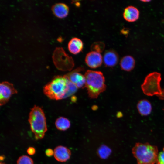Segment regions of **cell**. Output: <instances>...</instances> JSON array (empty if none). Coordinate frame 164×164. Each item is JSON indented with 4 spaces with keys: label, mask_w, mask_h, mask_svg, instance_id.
<instances>
[{
    "label": "cell",
    "mask_w": 164,
    "mask_h": 164,
    "mask_svg": "<svg viewBox=\"0 0 164 164\" xmlns=\"http://www.w3.org/2000/svg\"><path fill=\"white\" fill-rule=\"evenodd\" d=\"M134 156L138 164L156 163L158 155L157 146L148 142L136 143L132 149Z\"/></svg>",
    "instance_id": "cell-1"
},
{
    "label": "cell",
    "mask_w": 164,
    "mask_h": 164,
    "mask_svg": "<svg viewBox=\"0 0 164 164\" xmlns=\"http://www.w3.org/2000/svg\"><path fill=\"white\" fill-rule=\"evenodd\" d=\"M69 82L65 75L56 76L44 87V93L51 99L65 98L68 91Z\"/></svg>",
    "instance_id": "cell-2"
},
{
    "label": "cell",
    "mask_w": 164,
    "mask_h": 164,
    "mask_svg": "<svg viewBox=\"0 0 164 164\" xmlns=\"http://www.w3.org/2000/svg\"><path fill=\"white\" fill-rule=\"evenodd\" d=\"M84 76L86 80L84 87L87 89L89 96L92 99L97 98L106 88L103 73L99 71L88 70Z\"/></svg>",
    "instance_id": "cell-3"
},
{
    "label": "cell",
    "mask_w": 164,
    "mask_h": 164,
    "mask_svg": "<svg viewBox=\"0 0 164 164\" xmlns=\"http://www.w3.org/2000/svg\"><path fill=\"white\" fill-rule=\"evenodd\" d=\"M28 121L36 139H43L47 130L46 118L43 110L35 105L29 113Z\"/></svg>",
    "instance_id": "cell-4"
},
{
    "label": "cell",
    "mask_w": 164,
    "mask_h": 164,
    "mask_svg": "<svg viewBox=\"0 0 164 164\" xmlns=\"http://www.w3.org/2000/svg\"><path fill=\"white\" fill-rule=\"evenodd\" d=\"M54 63L56 67L61 70H71L74 66L73 60L67 54L62 47H56L52 56Z\"/></svg>",
    "instance_id": "cell-5"
},
{
    "label": "cell",
    "mask_w": 164,
    "mask_h": 164,
    "mask_svg": "<svg viewBox=\"0 0 164 164\" xmlns=\"http://www.w3.org/2000/svg\"><path fill=\"white\" fill-rule=\"evenodd\" d=\"M17 93V91L12 84L7 81L1 83L0 84V105L5 104L13 94Z\"/></svg>",
    "instance_id": "cell-6"
},
{
    "label": "cell",
    "mask_w": 164,
    "mask_h": 164,
    "mask_svg": "<svg viewBox=\"0 0 164 164\" xmlns=\"http://www.w3.org/2000/svg\"><path fill=\"white\" fill-rule=\"evenodd\" d=\"M81 70V68H79L65 75L70 81L74 84L78 88L84 87L85 84L84 75L80 73Z\"/></svg>",
    "instance_id": "cell-7"
},
{
    "label": "cell",
    "mask_w": 164,
    "mask_h": 164,
    "mask_svg": "<svg viewBox=\"0 0 164 164\" xmlns=\"http://www.w3.org/2000/svg\"><path fill=\"white\" fill-rule=\"evenodd\" d=\"M85 60L89 67L92 68H95L101 65L103 59L100 53L92 51L86 54Z\"/></svg>",
    "instance_id": "cell-8"
},
{
    "label": "cell",
    "mask_w": 164,
    "mask_h": 164,
    "mask_svg": "<svg viewBox=\"0 0 164 164\" xmlns=\"http://www.w3.org/2000/svg\"><path fill=\"white\" fill-rule=\"evenodd\" d=\"M104 65L107 67H113L118 63L119 56L117 52L112 49L106 51L103 57Z\"/></svg>",
    "instance_id": "cell-9"
},
{
    "label": "cell",
    "mask_w": 164,
    "mask_h": 164,
    "mask_svg": "<svg viewBox=\"0 0 164 164\" xmlns=\"http://www.w3.org/2000/svg\"><path fill=\"white\" fill-rule=\"evenodd\" d=\"M53 155L57 161L64 162L69 159L71 155V152L67 147L60 145L56 147L54 149Z\"/></svg>",
    "instance_id": "cell-10"
},
{
    "label": "cell",
    "mask_w": 164,
    "mask_h": 164,
    "mask_svg": "<svg viewBox=\"0 0 164 164\" xmlns=\"http://www.w3.org/2000/svg\"><path fill=\"white\" fill-rule=\"evenodd\" d=\"M123 17L126 21L134 22L138 19L139 16V11L136 7L132 5L126 7L123 12Z\"/></svg>",
    "instance_id": "cell-11"
},
{
    "label": "cell",
    "mask_w": 164,
    "mask_h": 164,
    "mask_svg": "<svg viewBox=\"0 0 164 164\" xmlns=\"http://www.w3.org/2000/svg\"><path fill=\"white\" fill-rule=\"evenodd\" d=\"M52 11L54 15L59 18H63L68 15L69 12L68 6L62 3H57L51 7Z\"/></svg>",
    "instance_id": "cell-12"
},
{
    "label": "cell",
    "mask_w": 164,
    "mask_h": 164,
    "mask_svg": "<svg viewBox=\"0 0 164 164\" xmlns=\"http://www.w3.org/2000/svg\"><path fill=\"white\" fill-rule=\"evenodd\" d=\"M82 41L77 37H73L69 41L68 44L69 51L73 54H77L80 53L83 48Z\"/></svg>",
    "instance_id": "cell-13"
},
{
    "label": "cell",
    "mask_w": 164,
    "mask_h": 164,
    "mask_svg": "<svg viewBox=\"0 0 164 164\" xmlns=\"http://www.w3.org/2000/svg\"><path fill=\"white\" fill-rule=\"evenodd\" d=\"M135 60L134 58L130 55L123 56L121 59L120 64L123 70L130 71L132 70L135 66Z\"/></svg>",
    "instance_id": "cell-14"
},
{
    "label": "cell",
    "mask_w": 164,
    "mask_h": 164,
    "mask_svg": "<svg viewBox=\"0 0 164 164\" xmlns=\"http://www.w3.org/2000/svg\"><path fill=\"white\" fill-rule=\"evenodd\" d=\"M137 108L139 113L142 116H147L151 113L152 106L150 102L147 100H140L137 104Z\"/></svg>",
    "instance_id": "cell-15"
},
{
    "label": "cell",
    "mask_w": 164,
    "mask_h": 164,
    "mask_svg": "<svg viewBox=\"0 0 164 164\" xmlns=\"http://www.w3.org/2000/svg\"><path fill=\"white\" fill-rule=\"evenodd\" d=\"M56 128L60 131H65L70 127V123L67 118L63 117H60L57 118L55 122Z\"/></svg>",
    "instance_id": "cell-16"
},
{
    "label": "cell",
    "mask_w": 164,
    "mask_h": 164,
    "mask_svg": "<svg viewBox=\"0 0 164 164\" xmlns=\"http://www.w3.org/2000/svg\"><path fill=\"white\" fill-rule=\"evenodd\" d=\"M111 152V150L109 148L105 145H102L99 149L97 152L100 158L105 159L109 156Z\"/></svg>",
    "instance_id": "cell-17"
},
{
    "label": "cell",
    "mask_w": 164,
    "mask_h": 164,
    "mask_svg": "<svg viewBox=\"0 0 164 164\" xmlns=\"http://www.w3.org/2000/svg\"><path fill=\"white\" fill-rule=\"evenodd\" d=\"M104 44L101 42H96L93 43L91 46V49L92 51L100 53L104 50Z\"/></svg>",
    "instance_id": "cell-18"
},
{
    "label": "cell",
    "mask_w": 164,
    "mask_h": 164,
    "mask_svg": "<svg viewBox=\"0 0 164 164\" xmlns=\"http://www.w3.org/2000/svg\"><path fill=\"white\" fill-rule=\"evenodd\" d=\"M17 164H34V163L31 157L26 155H23L18 158Z\"/></svg>",
    "instance_id": "cell-19"
},
{
    "label": "cell",
    "mask_w": 164,
    "mask_h": 164,
    "mask_svg": "<svg viewBox=\"0 0 164 164\" xmlns=\"http://www.w3.org/2000/svg\"><path fill=\"white\" fill-rule=\"evenodd\" d=\"M156 164H164V147L162 151L158 154Z\"/></svg>",
    "instance_id": "cell-20"
},
{
    "label": "cell",
    "mask_w": 164,
    "mask_h": 164,
    "mask_svg": "<svg viewBox=\"0 0 164 164\" xmlns=\"http://www.w3.org/2000/svg\"><path fill=\"white\" fill-rule=\"evenodd\" d=\"M27 152L29 155H32L35 154L36 152V150L34 147H30L27 149Z\"/></svg>",
    "instance_id": "cell-21"
},
{
    "label": "cell",
    "mask_w": 164,
    "mask_h": 164,
    "mask_svg": "<svg viewBox=\"0 0 164 164\" xmlns=\"http://www.w3.org/2000/svg\"><path fill=\"white\" fill-rule=\"evenodd\" d=\"M45 154L48 157L52 156L54 155V151L50 148H48L46 150Z\"/></svg>",
    "instance_id": "cell-22"
},
{
    "label": "cell",
    "mask_w": 164,
    "mask_h": 164,
    "mask_svg": "<svg viewBox=\"0 0 164 164\" xmlns=\"http://www.w3.org/2000/svg\"><path fill=\"white\" fill-rule=\"evenodd\" d=\"M5 157L4 155H1L0 156L1 160H3L5 159Z\"/></svg>",
    "instance_id": "cell-23"
},
{
    "label": "cell",
    "mask_w": 164,
    "mask_h": 164,
    "mask_svg": "<svg viewBox=\"0 0 164 164\" xmlns=\"http://www.w3.org/2000/svg\"><path fill=\"white\" fill-rule=\"evenodd\" d=\"M141 1L144 2H148L150 1V0H141Z\"/></svg>",
    "instance_id": "cell-24"
},
{
    "label": "cell",
    "mask_w": 164,
    "mask_h": 164,
    "mask_svg": "<svg viewBox=\"0 0 164 164\" xmlns=\"http://www.w3.org/2000/svg\"><path fill=\"white\" fill-rule=\"evenodd\" d=\"M0 164H5L3 162H1Z\"/></svg>",
    "instance_id": "cell-25"
},
{
    "label": "cell",
    "mask_w": 164,
    "mask_h": 164,
    "mask_svg": "<svg viewBox=\"0 0 164 164\" xmlns=\"http://www.w3.org/2000/svg\"><path fill=\"white\" fill-rule=\"evenodd\" d=\"M163 110H164V109H163Z\"/></svg>",
    "instance_id": "cell-26"
}]
</instances>
